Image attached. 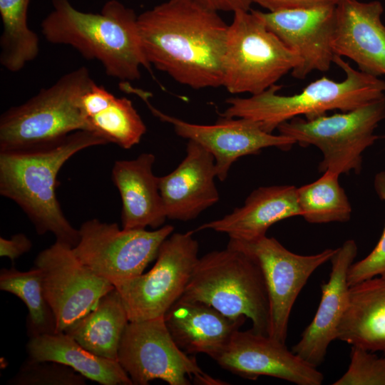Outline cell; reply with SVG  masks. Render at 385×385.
<instances>
[{
  "mask_svg": "<svg viewBox=\"0 0 385 385\" xmlns=\"http://www.w3.org/2000/svg\"><path fill=\"white\" fill-rule=\"evenodd\" d=\"M30 1L0 0V63L10 72L21 71L39 53V38L28 25Z\"/></svg>",
  "mask_w": 385,
  "mask_h": 385,
  "instance_id": "cell-26",
  "label": "cell"
},
{
  "mask_svg": "<svg viewBox=\"0 0 385 385\" xmlns=\"http://www.w3.org/2000/svg\"><path fill=\"white\" fill-rule=\"evenodd\" d=\"M26 351L31 359L61 363L102 385H133L117 360L91 353L65 332L29 337Z\"/></svg>",
  "mask_w": 385,
  "mask_h": 385,
  "instance_id": "cell-24",
  "label": "cell"
},
{
  "mask_svg": "<svg viewBox=\"0 0 385 385\" xmlns=\"http://www.w3.org/2000/svg\"><path fill=\"white\" fill-rule=\"evenodd\" d=\"M148 63L198 90L222 86L229 25L217 11L188 0H168L138 16Z\"/></svg>",
  "mask_w": 385,
  "mask_h": 385,
  "instance_id": "cell-1",
  "label": "cell"
},
{
  "mask_svg": "<svg viewBox=\"0 0 385 385\" xmlns=\"http://www.w3.org/2000/svg\"><path fill=\"white\" fill-rule=\"evenodd\" d=\"M180 299L205 303L232 318H249L252 329L268 335L269 300L258 263L227 246L199 257Z\"/></svg>",
  "mask_w": 385,
  "mask_h": 385,
  "instance_id": "cell-5",
  "label": "cell"
},
{
  "mask_svg": "<svg viewBox=\"0 0 385 385\" xmlns=\"http://www.w3.org/2000/svg\"><path fill=\"white\" fill-rule=\"evenodd\" d=\"M245 319H232L205 303L183 299L164 315L166 327L181 350L189 355L205 354L214 360Z\"/></svg>",
  "mask_w": 385,
  "mask_h": 385,
  "instance_id": "cell-20",
  "label": "cell"
},
{
  "mask_svg": "<svg viewBox=\"0 0 385 385\" xmlns=\"http://www.w3.org/2000/svg\"><path fill=\"white\" fill-rule=\"evenodd\" d=\"M114 96L104 87L93 82L81 98V108L85 120L106 107Z\"/></svg>",
  "mask_w": 385,
  "mask_h": 385,
  "instance_id": "cell-33",
  "label": "cell"
},
{
  "mask_svg": "<svg viewBox=\"0 0 385 385\" xmlns=\"http://www.w3.org/2000/svg\"><path fill=\"white\" fill-rule=\"evenodd\" d=\"M129 322L127 311L115 288L64 332L91 353L117 360L120 341Z\"/></svg>",
  "mask_w": 385,
  "mask_h": 385,
  "instance_id": "cell-25",
  "label": "cell"
},
{
  "mask_svg": "<svg viewBox=\"0 0 385 385\" xmlns=\"http://www.w3.org/2000/svg\"><path fill=\"white\" fill-rule=\"evenodd\" d=\"M155 160L151 153L133 160H116L112 180L119 191L121 224L123 229H158L167 216L158 187V177L153 171Z\"/></svg>",
  "mask_w": 385,
  "mask_h": 385,
  "instance_id": "cell-21",
  "label": "cell"
},
{
  "mask_svg": "<svg viewBox=\"0 0 385 385\" xmlns=\"http://www.w3.org/2000/svg\"><path fill=\"white\" fill-rule=\"evenodd\" d=\"M78 230L80 238L72 247L73 253L93 272L112 283L143 274L156 259L160 245L174 227L166 225L152 231L120 230L116 223L92 219Z\"/></svg>",
  "mask_w": 385,
  "mask_h": 385,
  "instance_id": "cell-11",
  "label": "cell"
},
{
  "mask_svg": "<svg viewBox=\"0 0 385 385\" xmlns=\"http://www.w3.org/2000/svg\"><path fill=\"white\" fill-rule=\"evenodd\" d=\"M227 246L245 252L260 265L269 300L268 335L285 343L291 311L299 294L314 272L331 260L337 249L302 255L267 235L247 241L230 238Z\"/></svg>",
  "mask_w": 385,
  "mask_h": 385,
  "instance_id": "cell-12",
  "label": "cell"
},
{
  "mask_svg": "<svg viewBox=\"0 0 385 385\" xmlns=\"http://www.w3.org/2000/svg\"><path fill=\"white\" fill-rule=\"evenodd\" d=\"M379 1L340 0L336 5L332 47L335 56L353 61L359 70L385 75V25Z\"/></svg>",
  "mask_w": 385,
  "mask_h": 385,
  "instance_id": "cell-17",
  "label": "cell"
},
{
  "mask_svg": "<svg viewBox=\"0 0 385 385\" xmlns=\"http://www.w3.org/2000/svg\"><path fill=\"white\" fill-rule=\"evenodd\" d=\"M31 247V241L23 233L16 234L10 239L0 237V256L9 258L13 263Z\"/></svg>",
  "mask_w": 385,
  "mask_h": 385,
  "instance_id": "cell-35",
  "label": "cell"
},
{
  "mask_svg": "<svg viewBox=\"0 0 385 385\" xmlns=\"http://www.w3.org/2000/svg\"><path fill=\"white\" fill-rule=\"evenodd\" d=\"M215 361L224 369L255 380L267 376L297 385H321L324 375L292 351L285 343L252 329L237 330Z\"/></svg>",
  "mask_w": 385,
  "mask_h": 385,
  "instance_id": "cell-15",
  "label": "cell"
},
{
  "mask_svg": "<svg viewBox=\"0 0 385 385\" xmlns=\"http://www.w3.org/2000/svg\"><path fill=\"white\" fill-rule=\"evenodd\" d=\"M52 6L41 24L48 42L72 46L121 81L138 80L141 66L150 70L132 9L118 0L107 1L100 13L81 11L69 0H52Z\"/></svg>",
  "mask_w": 385,
  "mask_h": 385,
  "instance_id": "cell-3",
  "label": "cell"
},
{
  "mask_svg": "<svg viewBox=\"0 0 385 385\" xmlns=\"http://www.w3.org/2000/svg\"><path fill=\"white\" fill-rule=\"evenodd\" d=\"M83 376L72 368L52 361L28 357L8 381L9 385H85Z\"/></svg>",
  "mask_w": 385,
  "mask_h": 385,
  "instance_id": "cell-30",
  "label": "cell"
},
{
  "mask_svg": "<svg viewBox=\"0 0 385 385\" xmlns=\"http://www.w3.org/2000/svg\"><path fill=\"white\" fill-rule=\"evenodd\" d=\"M150 96L145 91L139 94L151 113L171 124L178 136L196 142L212 155L220 181L225 180L230 168L241 157L271 147L288 150L295 144L292 138L267 133L256 121L245 118L221 117L211 125L191 123L161 112L150 103Z\"/></svg>",
  "mask_w": 385,
  "mask_h": 385,
  "instance_id": "cell-14",
  "label": "cell"
},
{
  "mask_svg": "<svg viewBox=\"0 0 385 385\" xmlns=\"http://www.w3.org/2000/svg\"><path fill=\"white\" fill-rule=\"evenodd\" d=\"M194 232H173L160 245L151 270L112 282L129 321L164 317L182 297L199 260V244Z\"/></svg>",
  "mask_w": 385,
  "mask_h": 385,
  "instance_id": "cell-9",
  "label": "cell"
},
{
  "mask_svg": "<svg viewBox=\"0 0 385 385\" xmlns=\"http://www.w3.org/2000/svg\"><path fill=\"white\" fill-rule=\"evenodd\" d=\"M374 186L381 200L385 201V171H381L375 175ZM384 274H385V227L373 250L366 257L354 262L350 267L348 283L351 287L363 280Z\"/></svg>",
  "mask_w": 385,
  "mask_h": 385,
  "instance_id": "cell-32",
  "label": "cell"
},
{
  "mask_svg": "<svg viewBox=\"0 0 385 385\" xmlns=\"http://www.w3.org/2000/svg\"><path fill=\"white\" fill-rule=\"evenodd\" d=\"M297 190L294 185L260 187L249 195L242 207L201 225L195 231L212 230L228 235L230 239L244 241L265 236L274 223L301 216Z\"/></svg>",
  "mask_w": 385,
  "mask_h": 385,
  "instance_id": "cell-22",
  "label": "cell"
},
{
  "mask_svg": "<svg viewBox=\"0 0 385 385\" xmlns=\"http://www.w3.org/2000/svg\"><path fill=\"white\" fill-rule=\"evenodd\" d=\"M337 5V4H336ZM336 5L262 12L266 26L301 59L292 76L304 79L314 71L326 72L334 63L332 39Z\"/></svg>",
  "mask_w": 385,
  "mask_h": 385,
  "instance_id": "cell-16",
  "label": "cell"
},
{
  "mask_svg": "<svg viewBox=\"0 0 385 385\" xmlns=\"http://www.w3.org/2000/svg\"><path fill=\"white\" fill-rule=\"evenodd\" d=\"M107 143L88 130H78L56 141L26 149L0 151V194L15 202L38 235L75 247L79 230L66 218L57 200V175L63 164L86 148Z\"/></svg>",
  "mask_w": 385,
  "mask_h": 385,
  "instance_id": "cell-2",
  "label": "cell"
},
{
  "mask_svg": "<svg viewBox=\"0 0 385 385\" xmlns=\"http://www.w3.org/2000/svg\"><path fill=\"white\" fill-rule=\"evenodd\" d=\"M93 82L89 70L81 66L9 108L0 118V151L39 146L86 130L81 98Z\"/></svg>",
  "mask_w": 385,
  "mask_h": 385,
  "instance_id": "cell-6",
  "label": "cell"
},
{
  "mask_svg": "<svg viewBox=\"0 0 385 385\" xmlns=\"http://www.w3.org/2000/svg\"><path fill=\"white\" fill-rule=\"evenodd\" d=\"M233 14L223 58L222 86L232 94L256 95L298 67L301 59L255 10Z\"/></svg>",
  "mask_w": 385,
  "mask_h": 385,
  "instance_id": "cell-7",
  "label": "cell"
},
{
  "mask_svg": "<svg viewBox=\"0 0 385 385\" xmlns=\"http://www.w3.org/2000/svg\"><path fill=\"white\" fill-rule=\"evenodd\" d=\"M356 254L354 240H348L337 248L330 260L329 279L321 286L322 297L315 315L292 348L294 354L316 368L323 363L329 344L337 339L348 302V274Z\"/></svg>",
  "mask_w": 385,
  "mask_h": 385,
  "instance_id": "cell-18",
  "label": "cell"
},
{
  "mask_svg": "<svg viewBox=\"0 0 385 385\" xmlns=\"http://www.w3.org/2000/svg\"><path fill=\"white\" fill-rule=\"evenodd\" d=\"M0 289L16 296L26 305L29 337L56 333L55 318L43 293L39 269L35 267L26 272L19 271L14 266L1 269Z\"/></svg>",
  "mask_w": 385,
  "mask_h": 385,
  "instance_id": "cell-27",
  "label": "cell"
},
{
  "mask_svg": "<svg viewBox=\"0 0 385 385\" xmlns=\"http://www.w3.org/2000/svg\"><path fill=\"white\" fill-rule=\"evenodd\" d=\"M215 158L205 148L188 140L186 155L170 173L158 177L167 218L189 221L220 200L215 178Z\"/></svg>",
  "mask_w": 385,
  "mask_h": 385,
  "instance_id": "cell-19",
  "label": "cell"
},
{
  "mask_svg": "<svg viewBox=\"0 0 385 385\" xmlns=\"http://www.w3.org/2000/svg\"><path fill=\"white\" fill-rule=\"evenodd\" d=\"M337 339L385 355V274L349 287Z\"/></svg>",
  "mask_w": 385,
  "mask_h": 385,
  "instance_id": "cell-23",
  "label": "cell"
},
{
  "mask_svg": "<svg viewBox=\"0 0 385 385\" xmlns=\"http://www.w3.org/2000/svg\"><path fill=\"white\" fill-rule=\"evenodd\" d=\"M333 385H385V356L351 346L346 372Z\"/></svg>",
  "mask_w": 385,
  "mask_h": 385,
  "instance_id": "cell-31",
  "label": "cell"
},
{
  "mask_svg": "<svg viewBox=\"0 0 385 385\" xmlns=\"http://www.w3.org/2000/svg\"><path fill=\"white\" fill-rule=\"evenodd\" d=\"M45 297L56 321V333L64 332L93 310L114 285L83 265L72 247L56 240L34 260Z\"/></svg>",
  "mask_w": 385,
  "mask_h": 385,
  "instance_id": "cell-13",
  "label": "cell"
},
{
  "mask_svg": "<svg viewBox=\"0 0 385 385\" xmlns=\"http://www.w3.org/2000/svg\"><path fill=\"white\" fill-rule=\"evenodd\" d=\"M215 11H250L252 0H188Z\"/></svg>",
  "mask_w": 385,
  "mask_h": 385,
  "instance_id": "cell-36",
  "label": "cell"
},
{
  "mask_svg": "<svg viewBox=\"0 0 385 385\" xmlns=\"http://www.w3.org/2000/svg\"><path fill=\"white\" fill-rule=\"evenodd\" d=\"M340 0H252L268 10H281L310 8L326 5H336Z\"/></svg>",
  "mask_w": 385,
  "mask_h": 385,
  "instance_id": "cell-34",
  "label": "cell"
},
{
  "mask_svg": "<svg viewBox=\"0 0 385 385\" xmlns=\"http://www.w3.org/2000/svg\"><path fill=\"white\" fill-rule=\"evenodd\" d=\"M86 130L107 143L130 149L140 142L147 128L130 99L114 96L106 107L86 119Z\"/></svg>",
  "mask_w": 385,
  "mask_h": 385,
  "instance_id": "cell-29",
  "label": "cell"
},
{
  "mask_svg": "<svg viewBox=\"0 0 385 385\" xmlns=\"http://www.w3.org/2000/svg\"><path fill=\"white\" fill-rule=\"evenodd\" d=\"M117 361L135 385L160 379L170 385H222L205 373L193 356L181 350L171 337L164 317L130 321L123 334Z\"/></svg>",
  "mask_w": 385,
  "mask_h": 385,
  "instance_id": "cell-10",
  "label": "cell"
},
{
  "mask_svg": "<svg viewBox=\"0 0 385 385\" xmlns=\"http://www.w3.org/2000/svg\"><path fill=\"white\" fill-rule=\"evenodd\" d=\"M334 63L344 72V80L336 81L324 76L300 93L290 96L279 94L282 86L274 84L248 98L227 99L228 107L220 116L251 119L272 133L280 124L293 118L304 115L312 119L330 111L346 112L385 96L384 80L356 70L338 56H334Z\"/></svg>",
  "mask_w": 385,
  "mask_h": 385,
  "instance_id": "cell-4",
  "label": "cell"
},
{
  "mask_svg": "<svg viewBox=\"0 0 385 385\" xmlns=\"http://www.w3.org/2000/svg\"><path fill=\"white\" fill-rule=\"evenodd\" d=\"M385 119V96L354 110L312 118H293L280 124L279 134L322 153L319 171L338 175L361 170L362 153L378 138L374 131Z\"/></svg>",
  "mask_w": 385,
  "mask_h": 385,
  "instance_id": "cell-8",
  "label": "cell"
},
{
  "mask_svg": "<svg viewBox=\"0 0 385 385\" xmlns=\"http://www.w3.org/2000/svg\"><path fill=\"white\" fill-rule=\"evenodd\" d=\"M339 176L327 170L318 180L297 188L301 216L307 222L327 223L349 220L351 207L339 183Z\"/></svg>",
  "mask_w": 385,
  "mask_h": 385,
  "instance_id": "cell-28",
  "label": "cell"
}]
</instances>
